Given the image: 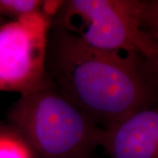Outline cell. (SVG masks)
Returning <instances> with one entry per match:
<instances>
[{
    "label": "cell",
    "instance_id": "8",
    "mask_svg": "<svg viewBox=\"0 0 158 158\" xmlns=\"http://www.w3.org/2000/svg\"><path fill=\"white\" fill-rule=\"evenodd\" d=\"M141 27L158 42V0L143 1Z\"/></svg>",
    "mask_w": 158,
    "mask_h": 158
},
{
    "label": "cell",
    "instance_id": "10",
    "mask_svg": "<svg viewBox=\"0 0 158 158\" xmlns=\"http://www.w3.org/2000/svg\"><path fill=\"white\" fill-rule=\"evenodd\" d=\"M145 59L147 61L148 65L150 69L153 76L155 77V78L156 79L158 83V47L150 56L145 58Z\"/></svg>",
    "mask_w": 158,
    "mask_h": 158
},
{
    "label": "cell",
    "instance_id": "7",
    "mask_svg": "<svg viewBox=\"0 0 158 158\" xmlns=\"http://www.w3.org/2000/svg\"><path fill=\"white\" fill-rule=\"evenodd\" d=\"M41 5V0H0V17L11 18V20H16L40 11Z\"/></svg>",
    "mask_w": 158,
    "mask_h": 158
},
{
    "label": "cell",
    "instance_id": "1",
    "mask_svg": "<svg viewBox=\"0 0 158 158\" xmlns=\"http://www.w3.org/2000/svg\"><path fill=\"white\" fill-rule=\"evenodd\" d=\"M46 69L57 89L104 130L158 105L157 81L136 52L93 48L51 27Z\"/></svg>",
    "mask_w": 158,
    "mask_h": 158
},
{
    "label": "cell",
    "instance_id": "11",
    "mask_svg": "<svg viewBox=\"0 0 158 158\" xmlns=\"http://www.w3.org/2000/svg\"><path fill=\"white\" fill-rule=\"evenodd\" d=\"M4 22H6V20H5V19H3V18L0 17V25L1 24H3Z\"/></svg>",
    "mask_w": 158,
    "mask_h": 158
},
{
    "label": "cell",
    "instance_id": "9",
    "mask_svg": "<svg viewBox=\"0 0 158 158\" xmlns=\"http://www.w3.org/2000/svg\"><path fill=\"white\" fill-rule=\"evenodd\" d=\"M63 1H58V0H47L42 1V5L40 7V12L47 17L48 19H52L56 16L58 12L62 8Z\"/></svg>",
    "mask_w": 158,
    "mask_h": 158
},
{
    "label": "cell",
    "instance_id": "5",
    "mask_svg": "<svg viewBox=\"0 0 158 158\" xmlns=\"http://www.w3.org/2000/svg\"><path fill=\"white\" fill-rule=\"evenodd\" d=\"M105 131L102 148L113 158H158V105Z\"/></svg>",
    "mask_w": 158,
    "mask_h": 158
},
{
    "label": "cell",
    "instance_id": "2",
    "mask_svg": "<svg viewBox=\"0 0 158 158\" xmlns=\"http://www.w3.org/2000/svg\"><path fill=\"white\" fill-rule=\"evenodd\" d=\"M8 120L40 158H88L102 147L106 133L48 77L38 90L19 96Z\"/></svg>",
    "mask_w": 158,
    "mask_h": 158
},
{
    "label": "cell",
    "instance_id": "4",
    "mask_svg": "<svg viewBox=\"0 0 158 158\" xmlns=\"http://www.w3.org/2000/svg\"><path fill=\"white\" fill-rule=\"evenodd\" d=\"M50 29L51 20L40 11L0 25V91L20 96L47 82Z\"/></svg>",
    "mask_w": 158,
    "mask_h": 158
},
{
    "label": "cell",
    "instance_id": "6",
    "mask_svg": "<svg viewBox=\"0 0 158 158\" xmlns=\"http://www.w3.org/2000/svg\"><path fill=\"white\" fill-rule=\"evenodd\" d=\"M27 142L10 124L0 123V158H34Z\"/></svg>",
    "mask_w": 158,
    "mask_h": 158
},
{
    "label": "cell",
    "instance_id": "3",
    "mask_svg": "<svg viewBox=\"0 0 158 158\" xmlns=\"http://www.w3.org/2000/svg\"><path fill=\"white\" fill-rule=\"evenodd\" d=\"M141 0H68L51 21L86 44L106 50L136 52L148 58L158 42L141 27Z\"/></svg>",
    "mask_w": 158,
    "mask_h": 158
}]
</instances>
